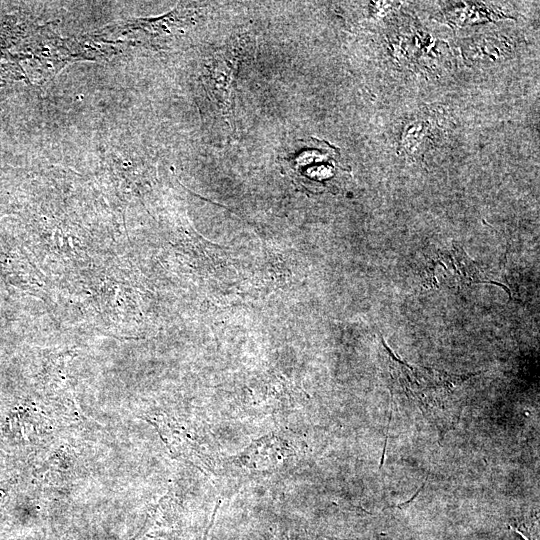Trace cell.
I'll list each match as a JSON object with an SVG mask.
<instances>
[{"label": "cell", "instance_id": "obj_4", "mask_svg": "<svg viewBox=\"0 0 540 540\" xmlns=\"http://www.w3.org/2000/svg\"><path fill=\"white\" fill-rule=\"evenodd\" d=\"M327 539L329 540H337L335 538H332V537H326ZM276 540H289L288 538V535H287V531L285 530H282L278 533L277 537H276Z\"/></svg>", "mask_w": 540, "mask_h": 540}, {"label": "cell", "instance_id": "obj_1", "mask_svg": "<svg viewBox=\"0 0 540 540\" xmlns=\"http://www.w3.org/2000/svg\"><path fill=\"white\" fill-rule=\"evenodd\" d=\"M387 354L389 387L392 393L405 395L443 437L458 423L462 400L457 388L473 374L455 375L418 367L399 359L383 342Z\"/></svg>", "mask_w": 540, "mask_h": 540}, {"label": "cell", "instance_id": "obj_3", "mask_svg": "<svg viewBox=\"0 0 540 540\" xmlns=\"http://www.w3.org/2000/svg\"><path fill=\"white\" fill-rule=\"evenodd\" d=\"M287 440L275 434L253 441L238 457L244 468L255 471H270L294 454Z\"/></svg>", "mask_w": 540, "mask_h": 540}, {"label": "cell", "instance_id": "obj_2", "mask_svg": "<svg viewBox=\"0 0 540 540\" xmlns=\"http://www.w3.org/2000/svg\"><path fill=\"white\" fill-rule=\"evenodd\" d=\"M339 151L329 143L309 139L285 159L287 170L296 183L311 191H320L330 186L337 171L342 169L338 162Z\"/></svg>", "mask_w": 540, "mask_h": 540}]
</instances>
